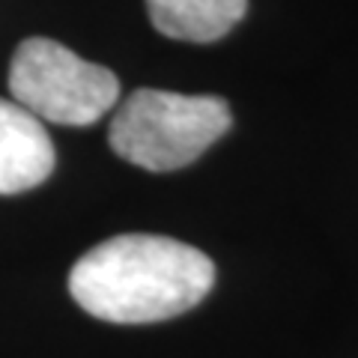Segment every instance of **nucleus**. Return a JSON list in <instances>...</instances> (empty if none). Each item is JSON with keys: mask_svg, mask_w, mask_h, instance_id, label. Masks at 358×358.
<instances>
[{"mask_svg": "<svg viewBox=\"0 0 358 358\" xmlns=\"http://www.w3.org/2000/svg\"><path fill=\"white\" fill-rule=\"evenodd\" d=\"M212 284L215 266L171 236L126 233L90 248L69 272V293L90 317L141 326L179 317L200 305Z\"/></svg>", "mask_w": 358, "mask_h": 358, "instance_id": "obj_1", "label": "nucleus"}, {"mask_svg": "<svg viewBox=\"0 0 358 358\" xmlns=\"http://www.w3.org/2000/svg\"><path fill=\"white\" fill-rule=\"evenodd\" d=\"M230 122V105L218 96H182L143 87L114 114L108 141L120 159L164 173L200 159Z\"/></svg>", "mask_w": 358, "mask_h": 358, "instance_id": "obj_2", "label": "nucleus"}, {"mask_svg": "<svg viewBox=\"0 0 358 358\" xmlns=\"http://www.w3.org/2000/svg\"><path fill=\"white\" fill-rule=\"evenodd\" d=\"M9 93L39 122L93 126L117 105L120 81L110 69L78 57L66 45L30 36L13 54Z\"/></svg>", "mask_w": 358, "mask_h": 358, "instance_id": "obj_3", "label": "nucleus"}, {"mask_svg": "<svg viewBox=\"0 0 358 358\" xmlns=\"http://www.w3.org/2000/svg\"><path fill=\"white\" fill-rule=\"evenodd\" d=\"M54 143L45 126L15 102L0 99V194L42 185L54 171Z\"/></svg>", "mask_w": 358, "mask_h": 358, "instance_id": "obj_4", "label": "nucleus"}, {"mask_svg": "<svg viewBox=\"0 0 358 358\" xmlns=\"http://www.w3.org/2000/svg\"><path fill=\"white\" fill-rule=\"evenodd\" d=\"M152 27L179 42H215L239 24L248 0H147Z\"/></svg>", "mask_w": 358, "mask_h": 358, "instance_id": "obj_5", "label": "nucleus"}]
</instances>
